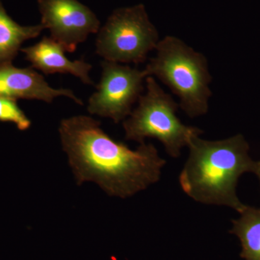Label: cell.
<instances>
[{"label":"cell","instance_id":"obj_8","mask_svg":"<svg viewBox=\"0 0 260 260\" xmlns=\"http://www.w3.org/2000/svg\"><path fill=\"white\" fill-rule=\"evenodd\" d=\"M0 95L16 99L49 103L59 96L69 98L79 105L83 101L68 88H54L40 73L31 68H18L13 63L0 65Z\"/></svg>","mask_w":260,"mask_h":260},{"label":"cell","instance_id":"obj_13","mask_svg":"<svg viewBox=\"0 0 260 260\" xmlns=\"http://www.w3.org/2000/svg\"><path fill=\"white\" fill-rule=\"evenodd\" d=\"M258 162H259V165H258V169L257 172L256 173V175L257 176L258 179H259L260 184V160Z\"/></svg>","mask_w":260,"mask_h":260},{"label":"cell","instance_id":"obj_12","mask_svg":"<svg viewBox=\"0 0 260 260\" xmlns=\"http://www.w3.org/2000/svg\"><path fill=\"white\" fill-rule=\"evenodd\" d=\"M0 121L13 123L20 131L31 126V121L19 107L18 100L3 95H0Z\"/></svg>","mask_w":260,"mask_h":260},{"label":"cell","instance_id":"obj_10","mask_svg":"<svg viewBox=\"0 0 260 260\" xmlns=\"http://www.w3.org/2000/svg\"><path fill=\"white\" fill-rule=\"evenodd\" d=\"M44 29L41 23L24 26L16 23L0 0V65L13 63L23 43L36 39Z\"/></svg>","mask_w":260,"mask_h":260},{"label":"cell","instance_id":"obj_11","mask_svg":"<svg viewBox=\"0 0 260 260\" xmlns=\"http://www.w3.org/2000/svg\"><path fill=\"white\" fill-rule=\"evenodd\" d=\"M231 234L239 238L242 244L241 257L244 260H260V208L246 206L240 217L233 220Z\"/></svg>","mask_w":260,"mask_h":260},{"label":"cell","instance_id":"obj_5","mask_svg":"<svg viewBox=\"0 0 260 260\" xmlns=\"http://www.w3.org/2000/svg\"><path fill=\"white\" fill-rule=\"evenodd\" d=\"M159 41L144 5L118 8L97 32L95 51L104 60L120 64H141Z\"/></svg>","mask_w":260,"mask_h":260},{"label":"cell","instance_id":"obj_6","mask_svg":"<svg viewBox=\"0 0 260 260\" xmlns=\"http://www.w3.org/2000/svg\"><path fill=\"white\" fill-rule=\"evenodd\" d=\"M96 90L89 98L88 112L91 115L109 118L114 123L124 121L142 95L144 70L129 65L104 60Z\"/></svg>","mask_w":260,"mask_h":260},{"label":"cell","instance_id":"obj_1","mask_svg":"<svg viewBox=\"0 0 260 260\" xmlns=\"http://www.w3.org/2000/svg\"><path fill=\"white\" fill-rule=\"evenodd\" d=\"M61 146L78 185L92 181L110 197L125 198L158 182L167 160L151 143L131 150L107 135L91 116L61 121Z\"/></svg>","mask_w":260,"mask_h":260},{"label":"cell","instance_id":"obj_3","mask_svg":"<svg viewBox=\"0 0 260 260\" xmlns=\"http://www.w3.org/2000/svg\"><path fill=\"white\" fill-rule=\"evenodd\" d=\"M156 54L145 66L146 77L162 82L179 99V107L191 118L205 115L212 96V76L204 54L181 39L167 36L159 41Z\"/></svg>","mask_w":260,"mask_h":260},{"label":"cell","instance_id":"obj_9","mask_svg":"<svg viewBox=\"0 0 260 260\" xmlns=\"http://www.w3.org/2000/svg\"><path fill=\"white\" fill-rule=\"evenodd\" d=\"M20 51L25 54V59L30 63L31 68L44 74H70L79 78L84 84H93L90 77L92 65L83 59L70 60L65 55L67 51L64 47L50 37H44L40 42L22 48Z\"/></svg>","mask_w":260,"mask_h":260},{"label":"cell","instance_id":"obj_4","mask_svg":"<svg viewBox=\"0 0 260 260\" xmlns=\"http://www.w3.org/2000/svg\"><path fill=\"white\" fill-rule=\"evenodd\" d=\"M145 83L146 92L140 95L138 106L123 121L125 139L141 144L147 138H154L164 145L169 156L179 158L182 148L203 131L181 122L177 116L179 104L153 77H147Z\"/></svg>","mask_w":260,"mask_h":260},{"label":"cell","instance_id":"obj_2","mask_svg":"<svg viewBox=\"0 0 260 260\" xmlns=\"http://www.w3.org/2000/svg\"><path fill=\"white\" fill-rule=\"evenodd\" d=\"M187 147L189 157L179 178L184 192L198 203L226 206L240 213L246 205L238 198V181L244 173L256 174L259 165L249 155L245 138L238 134L211 141L198 136Z\"/></svg>","mask_w":260,"mask_h":260},{"label":"cell","instance_id":"obj_7","mask_svg":"<svg viewBox=\"0 0 260 260\" xmlns=\"http://www.w3.org/2000/svg\"><path fill=\"white\" fill-rule=\"evenodd\" d=\"M38 6L41 24L67 52H75L80 44L101 28L96 15L79 0H38Z\"/></svg>","mask_w":260,"mask_h":260}]
</instances>
